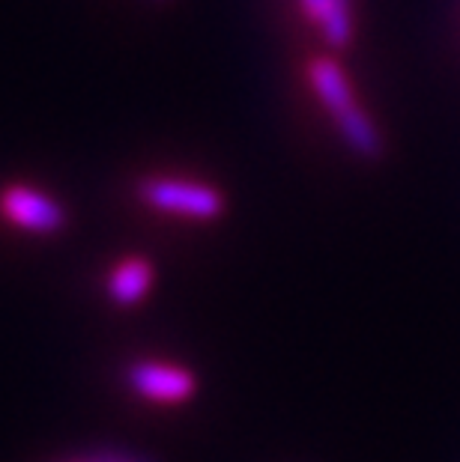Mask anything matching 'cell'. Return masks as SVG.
<instances>
[{
  "mask_svg": "<svg viewBox=\"0 0 460 462\" xmlns=\"http://www.w3.org/2000/svg\"><path fill=\"white\" fill-rule=\"evenodd\" d=\"M308 78L347 150H353L361 159H377L383 152V137H380L374 120L365 114V107L356 102V90L344 69L329 57H317L308 69Z\"/></svg>",
  "mask_w": 460,
  "mask_h": 462,
  "instance_id": "obj_1",
  "label": "cell"
},
{
  "mask_svg": "<svg viewBox=\"0 0 460 462\" xmlns=\"http://www.w3.org/2000/svg\"><path fill=\"white\" fill-rule=\"evenodd\" d=\"M141 200L155 212L177 215L189 221H215L224 212V198L207 182L180 180V176H155L141 185Z\"/></svg>",
  "mask_w": 460,
  "mask_h": 462,
  "instance_id": "obj_2",
  "label": "cell"
},
{
  "mask_svg": "<svg viewBox=\"0 0 460 462\" xmlns=\"http://www.w3.org/2000/svg\"><path fill=\"white\" fill-rule=\"evenodd\" d=\"M0 215L9 224H15L18 230L36 236H54L66 227L63 203L33 189V185H6L0 191Z\"/></svg>",
  "mask_w": 460,
  "mask_h": 462,
  "instance_id": "obj_3",
  "label": "cell"
},
{
  "mask_svg": "<svg viewBox=\"0 0 460 462\" xmlns=\"http://www.w3.org/2000/svg\"><path fill=\"white\" fill-rule=\"evenodd\" d=\"M126 379L135 394L153 402H185L198 391V379L189 370L164 361H135Z\"/></svg>",
  "mask_w": 460,
  "mask_h": 462,
  "instance_id": "obj_4",
  "label": "cell"
},
{
  "mask_svg": "<svg viewBox=\"0 0 460 462\" xmlns=\"http://www.w3.org/2000/svg\"><path fill=\"white\" fill-rule=\"evenodd\" d=\"M311 24L332 48H344L353 39V0H296Z\"/></svg>",
  "mask_w": 460,
  "mask_h": 462,
  "instance_id": "obj_5",
  "label": "cell"
},
{
  "mask_svg": "<svg viewBox=\"0 0 460 462\" xmlns=\"http://www.w3.org/2000/svg\"><path fill=\"white\" fill-rule=\"evenodd\" d=\"M153 290V265L144 257H129L108 274V296L117 308H135Z\"/></svg>",
  "mask_w": 460,
  "mask_h": 462,
  "instance_id": "obj_6",
  "label": "cell"
},
{
  "mask_svg": "<svg viewBox=\"0 0 460 462\" xmlns=\"http://www.w3.org/2000/svg\"><path fill=\"white\" fill-rule=\"evenodd\" d=\"M96 462H132V459H114V457H108V459H96Z\"/></svg>",
  "mask_w": 460,
  "mask_h": 462,
  "instance_id": "obj_7",
  "label": "cell"
}]
</instances>
